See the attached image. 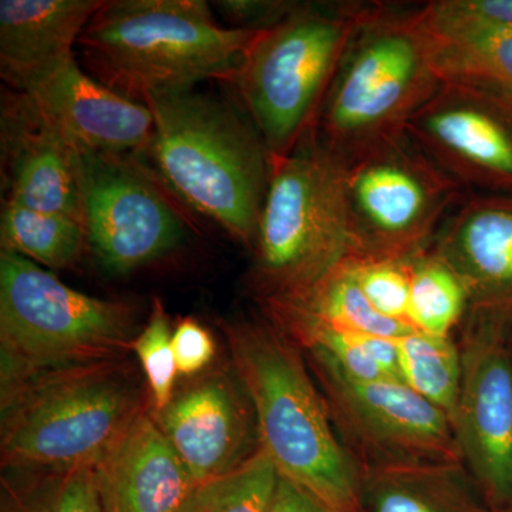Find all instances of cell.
Returning <instances> with one entry per match:
<instances>
[{"label": "cell", "instance_id": "6da1fadb", "mask_svg": "<svg viewBox=\"0 0 512 512\" xmlns=\"http://www.w3.org/2000/svg\"><path fill=\"white\" fill-rule=\"evenodd\" d=\"M232 366L254 409L259 447L279 476L336 512H362L360 476L301 350L266 320L225 326Z\"/></svg>", "mask_w": 512, "mask_h": 512}, {"label": "cell", "instance_id": "7a4b0ae2", "mask_svg": "<svg viewBox=\"0 0 512 512\" xmlns=\"http://www.w3.org/2000/svg\"><path fill=\"white\" fill-rule=\"evenodd\" d=\"M141 103L153 114L148 151L164 183L254 249L272 158L249 117L192 89L153 94Z\"/></svg>", "mask_w": 512, "mask_h": 512}, {"label": "cell", "instance_id": "3957f363", "mask_svg": "<svg viewBox=\"0 0 512 512\" xmlns=\"http://www.w3.org/2000/svg\"><path fill=\"white\" fill-rule=\"evenodd\" d=\"M258 33L221 26L202 0H104L79 45L101 83L143 101L231 82Z\"/></svg>", "mask_w": 512, "mask_h": 512}, {"label": "cell", "instance_id": "277c9868", "mask_svg": "<svg viewBox=\"0 0 512 512\" xmlns=\"http://www.w3.org/2000/svg\"><path fill=\"white\" fill-rule=\"evenodd\" d=\"M441 84L413 9L370 3L330 84L316 133L349 163L406 136L409 121Z\"/></svg>", "mask_w": 512, "mask_h": 512}, {"label": "cell", "instance_id": "5b68a950", "mask_svg": "<svg viewBox=\"0 0 512 512\" xmlns=\"http://www.w3.org/2000/svg\"><path fill=\"white\" fill-rule=\"evenodd\" d=\"M146 410L121 362L26 377L2 389L3 470L94 468Z\"/></svg>", "mask_w": 512, "mask_h": 512}, {"label": "cell", "instance_id": "8992f818", "mask_svg": "<svg viewBox=\"0 0 512 512\" xmlns=\"http://www.w3.org/2000/svg\"><path fill=\"white\" fill-rule=\"evenodd\" d=\"M370 3H303L259 30L231 82L272 160L318 124L323 101Z\"/></svg>", "mask_w": 512, "mask_h": 512}, {"label": "cell", "instance_id": "52a82bcc", "mask_svg": "<svg viewBox=\"0 0 512 512\" xmlns=\"http://www.w3.org/2000/svg\"><path fill=\"white\" fill-rule=\"evenodd\" d=\"M252 251L259 303L301 295L350 254L345 164L316 127L289 156L272 160Z\"/></svg>", "mask_w": 512, "mask_h": 512}, {"label": "cell", "instance_id": "ba28073f", "mask_svg": "<svg viewBox=\"0 0 512 512\" xmlns=\"http://www.w3.org/2000/svg\"><path fill=\"white\" fill-rule=\"evenodd\" d=\"M136 338L130 306L76 291L25 256L0 252L2 389L37 373L120 362Z\"/></svg>", "mask_w": 512, "mask_h": 512}, {"label": "cell", "instance_id": "9c48e42d", "mask_svg": "<svg viewBox=\"0 0 512 512\" xmlns=\"http://www.w3.org/2000/svg\"><path fill=\"white\" fill-rule=\"evenodd\" d=\"M345 164L350 254L410 261L429 251L464 188L406 136Z\"/></svg>", "mask_w": 512, "mask_h": 512}, {"label": "cell", "instance_id": "30bf717a", "mask_svg": "<svg viewBox=\"0 0 512 512\" xmlns=\"http://www.w3.org/2000/svg\"><path fill=\"white\" fill-rule=\"evenodd\" d=\"M306 355L357 470L464 463L450 417L409 386L397 380H355L325 357Z\"/></svg>", "mask_w": 512, "mask_h": 512}, {"label": "cell", "instance_id": "8fae6325", "mask_svg": "<svg viewBox=\"0 0 512 512\" xmlns=\"http://www.w3.org/2000/svg\"><path fill=\"white\" fill-rule=\"evenodd\" d=\"M453 429L491 510L512 504V322L468 312Z\"/></svg>", "mask_w": 512, "mask_h": 512}, {"label": "cell", "instance_id": "7c38bea8", "mask_svg": "<svg viewBox=\"0 0 512 512\" xmlns=\"http://www.w3.org/2000/svg\"><path fill=\"white\" fill-rule=\"evenodd\" d=\"M79 181L87 244L107 271H134L183 241L180 215L130 158L79 151Z\"/></svg>", "mask_w": 512, "mask_h": 512}, {"label": "cell", "instance_id": "4fadbf2b", "mask_svg": "<svg viewBox=\"0 0 512 512\" xmlns=\"http://www.w3.org/2000/svg\"><path fill=\"white\" fill-rule=\"evenodd\" d=\"M406 134L464 190L512 194V104L504 97L443 83Z\"/></svg>", "mask_w": 512, "mask_h": 512}, {"label": "cell", "instance_id": "5bb4252c", "mask_svg": "<svg viewBox=\"0 0 512 512\" xmlns=\"http://www.w3.org/2000/svg\"><path fill=\"white\" fill-rule=\"evenodd\" d=\"M13 87L79 151L130 157L150 147L153 114L146 104L89 76L74 57Z\"/></svg>", "mask_w": 512, "mask_h": 512}, {"label": "cell", "instance_id": "9a60e30c", "mask_svg": "<svg viewBox=\"0 0 512 512\" xmlns=\"http://www.w3.org/2000/svg\"><path fill=\"white\" fill-rule=\"evenodd\" d=\"M153 416L194 484L228 473L259 447L254 409L235 372L192 377Z\"/></svg>", "mask_w": 512, "mask_h": 512}, {"label": "cell", "instance_id": "2e32d148", "mask_svg": "<svg viewBox=\"0 0 512 512\" xmlns=\"http://www.w3.org/2000/svg\"><path fill=\"white\" fill-rule=\"evenodd\" d=\"M0 134L6 201L83 224L79 150L18 92L3 97Z\"/></svg>", "mask_w": 512, "mask_h": 512}, {"label": "cell", "instance_id": "e0dca14e", "mask_svg": "<svg viewBox=\"0 0 512 512\" xmlns=\"http://www.w3.org/2000/svg\"><path fill=\"white\" fill-rule=\"evenodd\" d=\"M430 251L446 262L470 299V312L512 322V194L466 198Z\"/></svg>", "mask_w": 512, "mask_h": 512}, {"label": "cell", "instance_id": "ac0fdd59", "mask_svg": "<svg viewBox=\"0 0 512 512\" xmlns=\"http://www.w3.org/2000/svg\"><path fill=\"white\" fill-rule=\"evenodd\" d=\"M93 474L103 512H177L195 485L147 410L101 458Z\"/></svg>", "mask_w": 512, "mask_h": 512}, {"label": "cell", "instance_id": "d6986e66", "mask_svg": "<svg viewBox=\"0 0 512 512\" xmlns=\"http://www.w3.org/2000/svg\"><path fill=\"white\" fill-rule=\"evenodd\" d=\"M104 0H2L0 66L12 86L74 57V43Z\"/></svg>", "mask_w": 512, "mask_h": 512}, {"label": "cell", "instance_id": "ffe728a7", "mask_svg": "<svg viewBox=\"0 0 512 512\" xmlns=\"http://www.w3.org/2000/svg\"><path fill=\"white\" fill-rule=\"evenodd\" d=\"M362 512H491L464 463L359 471Z\"/></svg>", "mask_w": 512, "mask_h": 512}, {"label": "cell", "instance_id": "44dd1931", "mask_svg": "<svg viewBox=\"0 0 512 512\" xmlns=\"http://www.w3.org/2000/svg\"><path fill=\"white\" fill-rule=\"evenodd\" d=\"M348 256L301 295L261 303L266 319L306 320L332 329L383 338H399L412 332V326L386 318L370 305L357 285Z\"/></svg>", "mask_w": 512, "mask_h": 512}, {"label": "cell", "instance_id": "7402d4cb", "mask_svg": "<svg viewBox=\"0 0 512 512\" xmlns=\"http://www.w3.org/2000/svg\"><path fill=\"white\" fill-rule=\"evenodd\" d=\"M0 241L3 251L25 256L49 269L72 268L87 244L82 222L67 215L29 210L6 201Z\"/></svg>", "mask_w": 512, "mask_h": 512}, {"label": "cell", "instance_id": "603a6c76", "mask_svg": "<svg viewBox=\"0 0 512 512\" xmlns=\"http://www.w3.org/2000/svg\"><path fill=\"white\" fill-rule=\"evenodd\" d=\"M0 512H103L93 468L5 470Z\"/></svg>", "mask_w": 512, "mask_h": 512}, {"label": "cell", "instance_id": "cb8c5ba5", "mask_svg": "<svg viewBox=\"0 0 512 512\" xmlns=\"http://www.w3.org/2000/svg\"><path fill=\"white\" fill-rule=\"evenodd\" d=\"M470 312V299L456 272L427 251L412 259L409 323L436 338H453Z\"/></svg>", "mask_w": 512, "mask_h": 512}, {"label": "cell", "instance_id": "d4e9b609", "mask_svg": "<svg viewBox=\"0 0 512 512\" xmlns=\"http://www.w3.org/2000/svg\"><path fill=\"white\" fill-rule=\"evenodd\" d=\"M394 340L403 383L443 410L453 423L461 380L457 340L436 338L419 330L404 333Z\"/></svg>", "mask_w": 512, "mask_h": 512}, {"label": "cell", "instance_id": "484cf974", "mask_svg": "<svg viewBox=\"0 0 512 512\" xmlns=\"http://www.w3.org/2000/svg\"><path fill=\"white\" fill-rule=\"evenodd\" d=\"M279 473L261 447L221 476L195 484L177 512H268Z\"/></svg>", "mask_w": 512, "mask_h": 512}, {"label": "cell", "instance_id": "4316f807", "mask_svg": "<svg viewBox=\"0 0 512 512\" xmlns=\"http://www.w3.org/2000/svg\"><path fill=\"white\" fill-rule=\"evenodd\" d=\"M431 47L441 82L512 97V30Z\"/></svg>", "mask_w": 512, "mask_h": 512}, {"label": "cell", "instance_id": "83f0119b", "mask_svg": "<svg viewBox=\"0 0 512 512\" xmlns=\"http://www.w3.org/2000/svg\"><path fill=\"white\" fill-rule=\"evenodd\" d=\"M413 15L433 46L512 30V0H436L413 8Z\"/></svg>", "mask_w": 512, "mask_h": 512}, {"label": "cell", "instance_id": "f1b7e54d", "mask_svg": "<svg viewBox=\"0 0 512 512\" xmlns=\"http://www.w3.org/2000/svg\"><path fill=\"white\" fill-rule=\"evenodd\" d=\"M133 350L146 375L153 412H160L173 399L178 377L170 322L160 301L154 303L146 328L134 340Z\"/></svg>", "mask_w": 512, "mask_h": 512}, {"label": "cell", "instance_id": "f546056e", "mask_svg": "<svg viewBox=\"0 0 512 512\" xmlns=\"http://www.w3.org/2000/svg\"><path fill=\"white\" fill-rule=\"evenodd\" d=\"M357 285L380 315L409 323L412 259H367L348 256Z\"/></svg>", "mask_w": 512, "mask_h": 512}, {"label": "cell", "instance_id": "4dcf8cb0", "mask_svg": "<svg viewBox=\"0 0 512 512\" xmlns=\"http://www.w3.org/2000/svg\"><path fill=\"white\" fill-rule=\"evenodd\" d=\"M173 350L178 375L192 379L205 373L214 362L217 346L204 326L187 318L178 323L173 333Z\"/></svg>", "mask_w": 512, "mask_h": 512}, {"label": "cell", "instance_id": "1f68e13d", "mask_svg": "<svg viewBox=\"0 0 512 512\" xmlns=\"http://www.w3.org/2000/svg\"><path fill=\"white\" fill-rule=\"evenodd\" d=\"M214 8L231 22L232 28L265 30L286 18L298 2L289 0H220Z\"/></svg>", "mask_w": 512, "mask_h": 512}, {"label": "cell", "instance_id": "d6a6232c", "mask_svg": "<svg viewBox=\"0 0 512 512\" xmlns=\"http://www.w3.org/2000/svg\"><path fill=\"white\" fill-rule=\"evenodd\" d=\"M268 512H336L311 491L279 476Z\"/></svg>", "mask_w": 512, "mask_h": 512}, {"label": "cell", "instance_id": "836d02e7", "mask_svg": "<svg viewBox=\"0 0 512 512\" xmlns=\"http://www.w3.org/2000/svg\"><path fill=\"white\" fill-rule=\"evenodd\" d=\"M491 512H512V504L505 505V507L497 508V510H491Z\"/></svg>", "mask_w": 512, "mask_h": 512}, {"label": "cell", "instance_id": "e575fe53", "mask_svg": "<svg viewBox=\"0 0 512 512\" xmlns=\"http://www.w3.org/2000/svg\"><path fill=\"white\" fill-rule=\"evenodd\" d=\"M504 99H507L512 104V97H504Z\"/></svg>", "mask_w": 512, "mask_h": 512}]
</instances>
